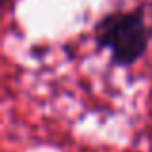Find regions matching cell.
<instances>
[{
    "label": "cell",
    "mask_w": 152,
    "mask_h": 152,
    "mask_svg": "<svg viewBox=\"0 0 152 152\" xmlns=\"http://www.w3.org/2000/svg\"><path fill=\"white\" fill-rule=\"evenodd\" d=\"M94 39L121 66L137 62L148 46V23L141 8L115 10L94 25Z\"/></svg>",
    "instance_id": "6da1fadb"
},
{
    "label": "cell",
    "mask_w": 152,
    "mask_h": 152,
    "mask_svg": "<svg viewBox=\"0 0 152 152\" xmlns=\"http://www.w3.org/2000/svg\"><path fill=\"white\" fill-rule=\"evenodd\" d=\"M10 2H14V0H2V4H4V6H8Z\"/></svg>",
    "instance_id": "7a4b0ae2"
}]
</instances>
